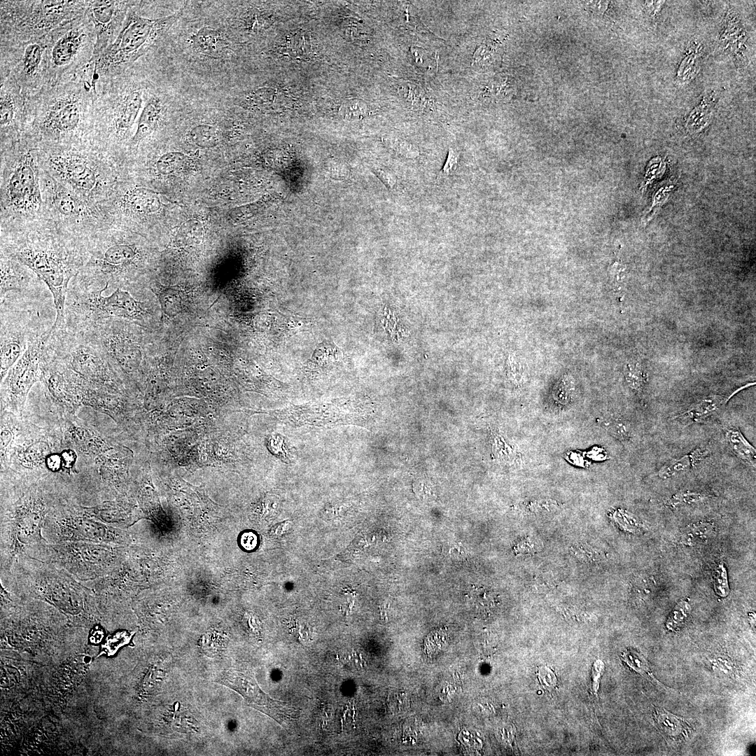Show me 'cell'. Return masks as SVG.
<instances>
[{
  "instance_id": "43",
  "label": "cell",
  "mask_w": 756,
  "mask_h": 756,
  "mask_svg": "<svg viewBox=\"0 0 756 756\" xmlns=\"http://www.w3.org/2000/svg\"><path fill=\"white\" fill-rule=\"evenodd\" d=\"M715 589L716 592L721 596H727L729 592V587L727 584L726 570L722 566H719V568L715 570Z\"/></svg>"
},
{
  "instance_id": "18",
  "label": "cell",
  "mask_w": 756,
  "mask_h": 756,
  "mask_svg": "<svg viewBox=\"0 0 756 756\" xmlns=\"http://www.w3.org/2000/svg\"><path fill=\"white\" fill-rule=\"evenodd\" d=\"M710 453L708 443L702 444L687 454L665 463L659 470L660 478L666 479L684 472L696 466Z\"/></svg>"
},
{
  "instance_id": "49",
  "label": "cell",
  "mask_w": 756,
  "mask_h": 756,
  "mask_svg": "<svg viewBox=\"0 0 756 756\" xmlns=\"http://www.w3.org/2000/svg\"><path fill=\"white\" fill-rule=\"evenodd\" d=\"M62 462L61 456L57 454H50L46 458V463L48 468L52 471L58 470L61 467Z\"/></svg>"
},
{
  "instance_id": "35",
  "label": "cell",
  "mask_w": 756,
  "mask_h": 756,
  "mask_svg": "<svg viewBox=\"0 0 756 756\" xmlns=\"http://www.w3.org/2000/svg\"><path fill=\"white\" fill-rule=\"evenodd\" d=\"M368 111V105L359 99L346 100L340 108V113L347 119H361Z\"/></svg>"
},
{
  "instance_id": "13",
  "label": "cell",
  "mask_w": 756,
  "mask_h": 756,
  "mask_svg": "<svg viewBox=\"0 0 756 756\" xmlns=\"http://www.w3.org/2000/svg\"><path fill=\"white\" fill-rule=\"evenodd\" d=\"M346 402L342 404L308 405L290 407L281 414L289 424L321 426L345 424L353 419V408Z\"/></svg>"
},
{
  "instance_id": "6",
  "label": "cell",
  "mask_w": 756,
  "mask_h": 756,
  "mask_svg": "<svg viewBox=\"0 0 756 756\" xmlns=\"http://www.w3.org/2000/svg\"><path fill=\"white\" fill-rule=\"evenodd\" d=\"M1 162L8 171L1 186V201L20 214L38 211L42 204L38 171L40 149L22 136L17 142L1 148Z\"/></svg>"
},
{
  "instance_id": "25",
  "label": "cell",
  "mask_w": 756,
  "mask_h": 756,
  "mask_svg": "<svg viewBox=\"0 0 756 756\" xmlns=\"http://www.w3.org/2000/svg\"><path fill=\"white\" fill-rule=\"evenodd\" d=\"M277 91L271 87H262L253 90L239 102V104L251 110H269L276 103Z\"/></svg>"
},
{
  "instance_id": "50",
  "label": "cell",
  "mask_w": 756,
  "mask_h": 756,
  "mask_svg": "<svg viewBox=\"0 0 756 756\" xmlns=\"http://www.w3.org/2000/svg\"><path fill=\"white\" fill-rule=\"evenodd\" d=\"M664 1H645V8L648 15L654 17L659 13Z\"/></svg>"
},
{
  "instance_id": "33",
  "label": "cell",
  "mask_w": 756,
  "mask_h": 756,
  "mask_svg": "<svg viewBox=\"0 0 756 756\" xmlns=\"http://www.w3.org/2000/svg\"><path fill=\"white\" fill-rule=\"evenodd\" d=\"M460 159L459 151L449 147L445 162L437 175L436 183L442 184L455 175L459 167Z\"/></svg>"
},
{
  "instance_id": "8",
  "label": "cell",
  "mask_w": 756,
  "mask_h": 756,
  "mask_svg": "<svg viewBox=\"0 0 756 756\" xmlns=\"http://www.w3.org/2000/svg\"><path fill=\"white\" fill-rule=\"evenodd\" d=\"M13 79L25 98L49 85L46 36L26 41H0V81Z\"/></svg>"
},
{
  "instance_id": "16",
  "label": "cell",
  "mask_w": 756,
  "mask_h": 756,
  "mask_svg": "<svg viewBox=\"0 0 756 756\" xmlns=\"http://www.w3.org/2000/svg\"><path fill=\"white\" fill-rule=\"evenodd\" d=\"M753 384L755 383L748 384L727 394L704 397L692 403L686 410L674 416V419L688 424L702 422L718 412L738 392Z\"/></svg>"
},
{
  "instance_id": "29",
  "label": "cell",
  "mask_w": 756,
  "mask_h": 756,
  "mask_svg": "<svg viewBox=\"0 0 756 756\" xmlns=\"http://www.w3.org/2000/svg\"><path fill=\"white\" fill-rule=\"evenodd\" d=\"M191 159L185 153L172 151L164 153L155 162V167L162 174H170L185 169Z\"/></svg>"
},
{
  "instance_id": "10",
  "label": "cell",
  "mask_w": 756,
  "mask_h": 756,
  "mask_svg": "<svg viewBox=\"0 0 756 756\" xmlns=\"http://www.w3.org/2000/svg\"><path fill=\"white\" fill-rule=\"evenodd\" d=\"M134 1L88 0L85 15L93 25L96 43L92 60L97 59L118 36Z\"/></svg>"
},
{
  "instance_id": "45",
  "label": "cell",
  "mask_w": 756,
  "mask_h": 756,
  "mask_svg": "<svg viewBox=\"0 0 756 756\" xmlns=\"http://www.w3.org/2000/svg\"><path fill=\"white\" fill-rule=\"evenodd\" d=\"M610 277L614 286L619 289L624 283L625 278V267L624 265L615 262L610 269Z\"/></svg>"
},
{
  "instance_id": "48",
  "label": "cell",
  "mask_w": 756,
  "mask_h": 756,
  "mask_svg": "<svg viewBox=\"0 0 756 756\" xmlns=\"http://www.w3.org/2000/svg\"><path fill=\"white\" fill-rule=\"evenodd\" d=\"M270 447L274 454L279 455L281 458L288 459L286 446L284 439L279 435L272 436L269 440Z\"/></svg>"
},
{
  "instance_id": "4",
  "label": "cell",
  "mask_w": 756,
  "mask_h": 756,
  "mask_svg": "<svg viewBox=\"0 0 756 756\" xmlns=\"http://www.w3.org/2000/svg\"><path fill=\"white\" fill-rule=\"evenodd\" d=\"M139 1L130 8L122 29L115 41L93 64L92 83H96L131 68L159 44L171 27L181 18L183 10L172 15L148 18L140 14Z\"/></svg>"
},
{
  "instance_id": "1",
  "label": "cell",
  "mask_w": 756,
  "mask_h": 756,
  "mask_svg": "<svg viewBox=\"0 0 756 756\" xmlns=\"http://www.w3.org/2000/svg\"><path fill=\"white\" fill-rule=\"evenodd\" d=\"M94 97L82 71L45 86L26 98L22 136L39 148L90 142Z\"/></svg>"
},
{
  "instance_id": "19",
  "label": "cell",
  "mask_w": 756,
  "mask_h": 756,
  "mask_svg": "<svg viewBox=\"0 0 756 756\" xmlns=\"http://www.w3.org/2000/svg\"><path fill=\"white\" fill-rule=\"evenodd\" d=\"M123 208L134 214H150L160 208L158 195L146 188H136L126 193L122 199Z\"/></svg>"
},
{
  "instance_id": "27",
  "label": "cell",
  "mask_w": 756,
  "mask_h": 756,
  "mask_svg": "<svg viewBox=\"0 0 756 756\" xmlns=\"http://www.w3.org/2000/svg\"><path fill=\"white\" fill-rule=\"evenodd\" d=\"M188 138L196 146L204 148L216 147L220 141L218 129L208 124H200L193 127L188 132Z\"/></svg>"
},
{
  "instance_id": "36",
  "label": "cell",
  "mask_w": 756,
  "mask_h": 756,
  "mask_svg": "<svg viewBox=\"0 0 756 756\" xmlns=\"http://www.w3.org/2000/svg\"><path fill=\"white\" fill-rule=\"evenodd\" d=\"M691 610L690 605L686 601L679 602L668 617L666 622V627L668 630L675 631L686 620Z\"/></svg>"
},
{
  "instance_id": "24",
  "label": "cell",
  "mask_w": 756,
  "mask_h": 756,
  "mask_svg": "<svg viewBox=\"0 0 756 756\" xmlns=\"http://www.w3.org/2000/svg\"><path fill=\"white\" fill-rule=\"evenodd\" d=\"M727 442L735 455L745 463L755 466L756 450L737 428L726 430Z\"/></svg>"
},
{
  "instance_id": "38",
  "label": "cell",
  "mask_w": 756,
  "mask_h": 756,
  "mask_svg": "<svg viewBox=\"0 0 756 756\" xmlns=\"http://www.w3.org/2000/svg\"><path fill=\"white\" fill-rule=\"evenodd\" d=\"M49 451L48 446L44 442H36L29 446L24 454V460L31 464L36 465L46 459Z\"/></svg>"
},
{
  "instance_id": "32",
  "label": "cell",
  "mask_w": 756,
  "mask_h": 756,
  "mask_svg": "<svg viewBox=\"0 0 756 756\" xmlns=\"http://www.w3.org/2000/svg\"><path fill=\"white\" fill-rule=\"evenodd\" d=\"M41 512L36 507L24 508L19 514L18 519V531L24 536H29L37 530Z\"/></svg>"
},
{
  "instance_id": "52",
  "label": "cell",
  "mask_w": 756,
  "mask_h": 756,
  "mask_svg": "<svg viewBox=\"0 0 756 756\" xmlns=\"http://www.w3.org/2000/svg\"><path fill=\"white\" fill-rule=\"evenodd\" d=\"M241 542L246 549H253L256 544V537L252 533H246L242 536Z\"/></svg>"
},
{
  "instance_id": "26",
  "label": "cell",
  "mask_w": 756,
  "mask_h": 756,
  "mask_svg": "<svg viewBox=\"0 0 756 756\" xmlns=\"http://www.w3.org/2000/svg\"><path fill=\"white\" fill-rule=\"evenodd\" d=\"M67 526L70 533L78 537L98 541L108 540L106 527L88 519L73 520Z\"/></svg>"
},
{
  "instance_id": "44",
  "label": "cell",
  "mask_w": 756,
  "mask_h": 756,
  "mask_svg": "<svg viewBox=\"0 0 756 756\" xmlns=\"http://www.w3.org/2000/svg\"><path fill=\"white\" fill-rule=\"evenodd\" d=\"M571 552L578 559L592 561L596 559V554L594 549L585 544H579L571 548Z\"/></svg>"
},
{
  "instance_id": "34",
  "label": "cell",
  "mask_w": 756,
  "mask_h": 756,
  "mask_svg": "<svg viewBox=\"0 0 756 756\" xmlns=\"http://www.w3.org/2000/svg\"><path fill=\"white\" fill-rule=\"evenodd\" d=\"M624 372L629 386L638 392L642 391L646 376L641 365L637 363H628L624 367Z\"/></svg>"
},
{
  "instance_id": "28",
  "label": "cell",
  "mask_w": 756,
  "mask_h": 756,
  "mask_svg": "<svg viewBox=\"0 0 756 756\" xmlns=\"http://www.w3.org/2000/svg\"><path fill=\"white\" fill-rule=\"evenodd\" d=\"M287 49L292 57L307 59L312 56L315 46L309 34L300 31L291 36L287 43Z\"/></svg>"
},
{
  "instance_id": "2",
  "label": "cell",
  "mask_w": 756,
  "mask_h": 756,
  "mask_svg": "<svg viewBox=\"0 0 756 756\" xmlns=\"http://www.w3.org/2000/svg\"><path fill=\"white\" fill-rule=\"evenodd\" d=\"M132 66L95 85L90 142L111 157L130 138L150 83Z\"/></svg>"
},
{
  "instance_id": "30",
  "label": "cell",
  "mask_w": 756,
  "mask_h": 756,
  "mask_svg": "<svg viewBox=\"0 0 756 756\" xmlns=\"http://www.w3.org/2000/svg\"><path fill=\"white\" fill-rule=\"evenodd\" d=\"M621 659L631 670L640 673L653 683L659 684L653 676L649 664L642 654L629 649L622 653Z\"/></svg>"
},
{
  "instance_id": "21",
  "label": "cell",
  "mask_w": 756,
  "mask_h": 756,
  "mask_svg": "<svg viewBox=\"0 0 756 756\" xmlns=\"http://www.w3.org/2000/svg\"><path fill=\"white\" fill-rule=\"evenodd\" d=\"M150 289L156 295L161 311L167 317H175L182 312L183 298L177 286H167L155 281Z\"/></svg>"
},
{
  "instance_id": "14",
  "label": "cell",
  "mask_w": 756,
  "mask_h": 756,
  "mask_svg": "<svg viewBox=\"0 0 756 756\" xmlns=\"http://www.w3.org/2000/svg\"><path fill=\"white\" fill-rule=\"evenodd\" d=\"M166 113L167 106L162 95L150 86L138 118L136 132L128 142L129 147L137 148L150 138L160 127Z\"/></svg>"
},
{
  "instance_id": "41",
  "label": "cell",
  "mask_w": 756,
  "mask_h": 756,
  "mask_svg": "<svg viewBox=\"0 0 756 756\" xmlns=\"http://www.w3.org/2000/svg\"><path fill=\"white\" fill-rule=\"evenodd\" d=\"M538 677L540 684L549 691L552 690L556 685V677L554 672L547 666H542L538 671Z\"/></svg>"
},
{
  "instance_id": "47",
  "label": "cell",
  "mask_w": 756,
  "mask_h": 756,
  "mask_svg": "<svg viewBox=\"0 0 756 756\" xmlns=\"http://www.w3.org/2000/svg\"><path fill=\"white\" fill-rule=\"evenodd\" d=\"M604 671V663L597 659L594 663L592 671V691L593 694H596L599 687V682L601 675Z\"/></svg>"
},
{
  "instance_id": "3",
  "label": "cell",
  "mask_w": 756,
  "mask_h": 756,
  "mask_svg": "<svg viewBox=\"0 0 756 756\" xmlns=\"http://www.w3.org/2000/svg\"><path fill=\"white\" fill-rule=\"evenodd\" d=\"M31 270L48 287L56 310L52 329L65 322V305L69 283L83 268L86 258L84 245L52 237L27 238L1 246V252Z\"/></svg>"
},
{
  "instance_id": "9",
  "label": "cell",
  "mask_w": 756,
  "mask_h": 756,
  "mask_svg": "<svg viewBox=\"0 0 756 756\" xmlns=\"http://www.w3.org/2000/svg\"><path fill=\"white\" fill-rule=\"evenodd\" d=\"M29 314L8 310L1 305V379L18 361L31 340L39 333L32 330Z\"/></svg>"
},
{
  "instance_id": "53",
  "label": "cell",
  "mask_w": 756,
  "mask_h": 756,
  "mask_svg": "<svg viewBox=\"0 0 756 756\" xmlns=\"http://www.w3.org/2000/svg\"><path fill=\"white\" fill-rule=\"evenodd\" d=\"M10 439H11V435H10V433L9 432V430H4V431L1 432V450H4V451L5 450L7 445L10 442Z\"/></svg>"
},
{
  "instance_id": "20",
  "label": "cell",
  "mask_w": 756,
  "mask_h": 756,
  "mask_svg": "<svg viewBox=\"0 0 756 756\" xmlns=\"http://www.w3.org/2000/svg\"><path fill=\"white\" fill-rule=\"evenodd\" d=\"M341 349L332 342L321 343L314 351L307 364V370L314 372H323L335 367L342 360Z\"/></svg>"
},
{
  "instance_id": "7",
  "label": "cell",
  "mask_w": 756,
  "mask_h": 756,
  "mask_svg": "<svg viewBox=\"0 0 756 756\" xmlns=\"http://www.w3.org/2000/svg\"><path fill=\"white\" fill-rule=\"evenodd\" d=\"M49 85L72 78L93 58L96 34L85 13L46 36Z\"/></svg>"
},
{
  "instance_id": "42",
  "label": "cell",
  "mask_w": 756,
  "mask_h": 756,
  "mask_svg": "<svg viewBox=\"0 0 756 756\" xmlns=\"http://www.w3.org/2000/svg\"><path fill=\"white\" fill-rule=\"evenodd\" d=\"M404 90V95L409 104L414 107H419L425 100L421 88L412 84H407Z\"/></svg>"
},
{
  "instance_id": "37",
  "label": "cell",
  "mask_w": 756,
  "mask_h": 756,
  "mask_svg": "<svg viewBox=\"0 0 756 756\" xmlns=\"http://www.w3.org/2000/svg\"><path fill=\"white\" fill-rule=\"evenodd\" d=\"M522 506L526 513L538 514L554 511L559 504L552 499L540 498L527 500Z\"/></svg>"
},
{
  "instance_id": "23",
  "label": "cell",
  "mask_w": 756,
  "mask_h": 756,
  "mask_svg": "<svg viewBox=\"0 0 756 756\" xmlns=\"http://www.w3.org/2000/svg\"><path fill=\"white\" fill-rule=\"evenodd\" d=\"M54 186L52 190V202L54 209L60 216L75 218L81 211L80 204L74 194L64 188L53 178Z\"/></svg>"
},
{
  "instance_id": "22",
  "label": "cell",
  "mask_w": 756,
  "mask_h": 756,
  "mask_svg": "<svg viewBox=\"0 0 756 756\" xmlns=\"http://www.w3.org/2000/svg\"><path fill=\"white\" fill-rule=\"evenodd\" d=\"M653 717L658 728L666 736L675 740H681L688 736L690 724L684 719L659 708L654 709Z\"/></svg>"
},
{
  "instance_id": "5",
  "label": "cell",
  "mask_w": 756,
  "mask_h": 756,
  "mask_svg": "<svg viewBox=\"0 0 756 756\" xmlns=\"http://www.w3.org/2000/svg\"><path fill=\"white\" fill-rule=\"evenodd\" d=\"M87 5L88 0H1L0 41L43 38L63 23L83 15Z\"/></svg>"
},
{
  "instance_id": "12",
  "label": "cell",
  "mask_w": 756,
  "mask_h": 756,
  "mask_svg": "<svg viewBox=\"0 0 756 756\" xmlns=\"http://www.w3.org/2000/svg\"><path fill=\"white\" fill-rule=\"evenodd\" d=\"M50 335L49 328L34 337L24 353L13 366L6 382L12 396L23 398L37 380Z\"/></svg>"
},
{
  "instance_id": "31",
  "label": "cell",
  "mask_w": 756,
  "mask_h": 756,
  "mask_svg": "<svg viewBox=\"0 0 756 756\" xmlns=\"http://www.w3.org/2000/svg\"><path fill=\"white\" fill-rule=\"evenodd\" d=\"M603 426L611 435L622 442L629 441L631 438L630 424L624 419L612 416L604 420Z\"/></svg>"
},
{
  "instance_id": "51",
  "label": "cell",
  "mask_w": 756,
  "mask_h": 756,
  "mask_svg": "<svg viewBox=\"0 0 756 756\" xmlns=\"http://www.w3.org/2000/svg\"><path fill=\"white\" fill-rule=\"evenodd\" d=\"M62 461L66 468H70L76 460V454L71 450L63 451L61 455Z\"/></svg>"
},
{
  "instance_id": "17",
  "label": "cell",
  "mask_w": 756,
  "mask_h": 756,
  "mask_svg": "<svg viewBox=\"0 0 756 756\" xmlns=\"http://www.w3.org/2000/svg\"><path fill=\"white\" fill-rule=\"evenodd\" d=\"M193 50L213 58H222L229 54V38L218 29L204 27L193 33L190 38Z\"/></svg>"
},
{
  "instance_id": "11",
  "label": "cell",
  "mask_w": 756,
  "mask_h": 756,
  "mask_svg": "<svg viewBox=\"0 0 756 756\" xmlns=\"http://www.w3.org/2000/svg\"><path fill=\"white\" fill-rule=\"evenodd\" d=\"M26 98L11 78L0 81L1 148L19 141L23 134Z\"/></svg>"
},
{
  "instance_id": "46",
  "label": "cell",
  "mask_w": 756,
  "mask_h": 756,
  "mask_svg": "<svg viewBox=\"0 0 756 756\" xmlns=\"http://www.w3.org/2000/svg\"><path fill=\"white\" fill-rule=\"evenodd\" d=\"M376 173L388 189L395 191L402 190V188L400 184L398 178L393 173L383 170L376 171Z\"/></svg>"
},
{
  "instance_id": "40",
  "label": "cell",
  "mask_w": 756,
  "mask_h": 756,
  "mask_svg": "<svg viewBox=\"0 0 756 756\" xmlns=\"http://www.w3.org/2000/svg\"><path fill=\"white\" fill-rule=\"evenodd\" d=\"M573 391V382L568 377L560 382L554 393V398L560 404H566L571 398Z\"/></svg>"
},
{
  "instance_id": "39",
  "label": "cell",
  "mask_w": 756,
  "mask_h": 756,
  "mask_svg": "<svg viewBox=\"0 0 756 756\" xmlns=\"http://www.w3.org/2000/svg\"><path fill=\"white\" fill-rule=\"evenodd\" d=\"M706 496L700 492L681 491L673 495L668 500V505L676 506L683 504L698 503L706 499Z\"/></svg>"
},
{
  "instance_id": "15",
  "label": "cell",
  "mask_w": 756,
  "mask_h": 756,
  "mask_svg": "<svg viewBox=\"0 0 756 756\" xmlns=\"http://www.w3.org/2000/svg\"><path fill=\"white\" fill-rule=\"evenodd\" d=\"M34 272L17 260L1 253V300L10 291L25 293L36 284Z\"/></svg>"
}]
</instances>
